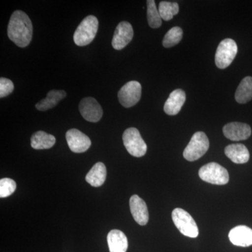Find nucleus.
<instances>
[{
	"label": "nucleus",
	"mask_w": 252,
	"mask_h": 252,
	"mask_svg": "<svg viewBox=\"0 0 252 252\" xmlns=\"http://www.w3.org/2000/svg\"><path fill=\"white\" fill-rule=\"evenodd\" d=\"M32 32V23L29 16L20 10L14 11L8 26L9 39L19 47H26L31 43Z\"/></svg>",
	"instance_id": "nucleus-1"
},
{
	"label": "nucleus",
	"mask_w": 252,
	"mask_h": 252,
	"mask_svg": "<svg viewBox=\"0 0 252 252\" xmlns=\"http://www.w3.org/2000/svg\"><path fill=\"white\" fill-rule=\"evenodd\" d=\"M98 25V20L95 16L91 15L84 18L74 32V43L79 46L91 44L97 34Z\"/></svg>",
	"instance_id": "nucleus-2"
},
{
	"label": "nucleus",
	"mask_w": 252,
	"mask_h": 252,
	"mask_svg": "<svg viewBox=\"0 0 252 252\" xmlns=\"http://www.w3.org/2000/svg\"><path fill=\"white\" fill-rule=\"evenodd\" d=\"M172 218L177 229L180 230L182 235L191 238L198 236V225L190 214L183 209H175L172 211Z\"/></svg>",
	"instance_id": "nucleus-3"
},
{
	"label": "nucleus",
	"mask_w": 252,
	"mask_h": 252,
	"mask_svg": "<svg viewBox=\"0 0 252 252\" xmlns=\"http://www.w3.org/2000/svg\"><path fill=\"white\" fill-rule=\"evenodd\" d=\"M199 177L207 183L225 185L229 182V175L225 167L217 162H210L203 165L198 172Z\"/></svg>",
	"instance_id": "nucleus-4"
},
{
	"label": "nucleus",
	"mask_w": 252,
	"mask_h": 252,
	"mask_svg": "<svg viewBox=\"0 0 252 252\" xmlns=\"http://www.w3.org/2000/svg\"><path fill=\"white\" fill-rule=\"evenodd\" d=\"M210 147L208 137L203 132H197L184 151V157L189 161H195L203 157Z\"/></svg>",
	"instance_id": "nucleus-5"
},
{
	"label": "nucleus",
	"mask_w": 252,
	"mask_h": 252,
	"mask_svg": "<svg viewBox=\"0 0 252 252\" xmlns=\"http://www.w3.org/2000/svg\"><path fill=\"white\" fill-rule=\"evenodd\" d=\"M123 142L128 153L133 157H144L147 153V144L135 127H130L125 130L123 135Z\"/></svg>",
	"instance_id": "nucleus-6"
},
{
	"label": "nucleus",
	"mask_w": 252,
	"mask_h": 252,
	"mask_svg": "<svg viewBox=\"0 0 252 252\" xmlns=\"http://www.w3.org/2000/svg\"><path fill=\"white\" fill-rule=\"evenodd\" d=\"M238 54V46L234 40L225 39L220 42L215 55V63L220 69H225L233 63Z\"/></svg>",
	"instance_id": "nucleus-7"
},
{
	"label": "nucleus",
	"mask_w": 252,
	"mask_h": 252,
	"mask_svg": "<svg viewBox=\"0 0 252 252\" xmlns=\"http://www.w3.org/2000/svg\"><path fill=\"white\" fill-rule=\"evenodd\" d=\"M142 95V86L138 81H131L123 86L118 94L119 102L126 108L135 105Z\"/></svg>",
	"instance_id": "nucleus-8"
},
{
	"label": "nucleus",
	"mask_w": 252,
	"mask_h": 252,
	"mask_svg": "<svg viewBox=\"0 0 252 252\" xmlns=\"http://www.w3.org/2000/svg\"><path fill=\"white\" fill-rule=\"evenodd\" d=\"M79 109L81 116L89 122H98L103 115L102 107L94 97H85L81 99Z\"/></svg>",
	"instance_id": "nucleus-9"
},
{
	"label": "nucleus",
	"mask_w": 252,
	"mask_h": 252,
	"mask_svg": "<svg viewBox=\"0 0 252 252\" xmlns=\"http://www.w3.org/2000/svg\"><path fill=\"white\" fill-rule=\"evenodd\" d=\"M66 140L69 149L74 153H84L91 146L90 138L77 129H70L66 133Z\"/></svg>",
	"instance_id": "nucleus-10"
},
{
	"label": "nucleus",
	"mask_w": 252,
	"mask_h": 252,
	"mask_svg": "<svg viewBox=\"0 0 252 252\" xmlns=\"http://www.w3.org/2000/svg\"><path fill=\"white\" fill-rule=\"evenodd\" d=\"M133 29L130 23L123 21L118 25L114 32L112 44L116 50H122L125 48L133 38Z\"/></svg>",
	"instance_id": "nucleus-11"
},
{
	"label": "nucleus",
	"mask_w": 252,
	"mask_h": 252,
	"mask_svg": "<svg viewBox=\"0 0 252 252\" xmlns=\"http://www.w3.org/2000/svg\"><path fill=\"white\" fill-rule=\"evenodd\" d=\"M223 135L232 141L248 140L252 135L251 127L243 123L232 122L226 124L223 128Z\"/></svg>",
	"instance_id": "nucleus-12"
},
{
	"label": "nucleus",
	"mask_w": 252,
	"mask_h": 252,
	"mask_svg": "<svg viewBox=\"0 0 252 252\" xmlns=\"http://www.w3.org/2000/svg\"><path fill=\"white\" fill-rule=\"evenodd\" d=\"M131 214L138 224L145 225L149 221V211L147 204L137 195H132L130 200Z\"/></svg>",
	"instance_id": "nucleus-13"
},
{
	"label": "nucleus",
	"mask_w": 252,
	"mask_h": 252,
	"mask_svg": "<svg viewBox=\"0 0 252 252\" xmlns=\"http://www.w3.org/2000/svg\"><path fill=\"white\" fill-rule=\"evenodd\" d=\"M228 238L235 246L248 248L252 245V229L246 225H238L230 230Z\"/></svg>",
	"instance_id": "nucleus-14"
},
{
	"label": "nucleus",
	"mask_w": 252,
	"mask_h": 252,
	"mask_svg": "<svg viewBox=\"0 0 252 252\" xmlns=\"http://www.w3.org/2000/svg\"><path fill=\"white\" fill-rule=\"evenodd\" d=\"M186 101V94L182 89L172 91L164 105V112L167 115H177L180 112Z\"/></svg>",
	"instance_id": "nucleus-15"
},
{
	"label": "nucleus",
	"mask_w": 252,
	"mask_h": 252,
	"mask_svg": "<svg viewBox=\"0 0 252 252\" xmlns=\"http://www.w3.org/2000/svg\"><path fill=\"white\" fill-rule=\"evenodd\" d=\"M225 154L228 158L237 164L246 163L250 160V152L243 144H233L225 148Z\"/></svg>",
	"instance_id": "nucleus-16"
},
{
	"label": "nucleus",
	"mask_w": 252,
	"mask_h": 252,
	"mask_svg": "<svg viewBox=\"0 0 252 252\" xmlns=\"http://www.w3.org/2000/svg\"><path fill=\"white\" fill-rule=\"evenodd\" d=\"M110 252H126L128 247L127 237L119 230H112L107 235Z\"/></svg>",
	"instance_id": "nucleus-17"
},
{
	"label": "nucleus",
	"mask_w": 252,
	"mask_h": 252,
	"mask_svg": "<svg viewBox=\"0 0 252 252\" xmlns=\"http://www.w3.org/2000/svg\"><path fill=\"white\" fill-rule=\"evenodd\" d=\"M107 169L102 162L94 164L86 177V180L89 185L94 187H101L105 182Z\"/></svg>",
	"instance_id": "nucleus-18"
},
{
	"label": "nucleus",
	"mask_w": 252,
	"mask_h": 252,
	"mask_svg": "<svg viewBox=\"0 0 252 252\" xmlns=\"http://www.w3.org/2000/svg\"><path fill=\"white\" fill-rule=\"evenodd\" d=\"M66 97L65 91L60 90L50 91L48 93L46 98L41 99L36 104V108L39 111L49 110L59 104L60 101L62 100Z\"/></svg>",
	"instance_id": "nucleus-19"
},
{
	"label": "nucleus",
	"mask_w": 252,
	"mask_h": 252,
	"mask_svg": "<svg viewBox=\"0 0 252 252\" xmlns=\"http://www.w3.org/2000/svg\"><path fill=\"white\" fill-rule=\"evenodd\" d=\"M55 143L56 138L54 136L44 131H38L33 134L31 137V147L37 150L51 149L54 147Z\"/></svg>",
	"instance_id": "nucleus-20"
},
{
	"label": "nucleus",
	"mask_w": 252,
	"mask_h": 252,
	"mask_svg": "<svg viewBox=\"0 0 252 252\" xmlns=\"http://www.w3.org/2000/svg\"><path fill=\"white\" fill-rule=\"evenodd\" d=\"M235 99L240 104H245L252 99V77L244 78L235 94Z\"/></svg>",
	"instance_id": "nucleus-21"
},
{
	"label": "nucleus",
	"mask_w": 252,
	"mask_h": 252,
	"mask_svg": "<svg viewBox=\"0 0 252 252\" xmlns=\"http://www.w3.org/2000/svg\"><path fill=\"white\" fill-rule=\"evenodd\" d=\"M179 4L176 2L162 1L159 4L158 11L162 20L165 21L172 20L179 13Z\"/></svg>",
	"instance_id": "nucleus-22"
},
{
	"label": "nucleus",
	"mask_w": 252,
	"mask_h": 252,
	"mask_svg": "<svg viewBox=\"0 0 252 252\" xmlns=\"http://www.w3.org/2000/svg\"><path fill=\"white\" fill-rule=\"evenodd\" d=\"M147 4V20L149 26L152 28L160 27L162 24V18L159 14L158 9L156 6L155 1L148 0Z\"/></svg>",
	"instance_id": "nucleus-23"
},
{
	"label": "nucleus",
	"mask_w": 252,
	"mask_h": 252,
	"mask_svg": "<svg viewBox=\"0 0 252 252\" xmlns=\"http://www.w3.org/2000/svg\"><path fill=\"white\" fill-rule=\"evenodd\" d=\"M183 37V31L180 27H174L167 32L162 40V45L165 48H170L177 45Z\"/></svg>",
	"instance_id": "nucleus-24"
},
{
	"label": "nucleus",
	"mask_w": 252,
	"mask_h": 252,
	"mask_svg": "<svg viewBox=\"0 0 252 252\" xmlns=\"http://www.w3.org/2000/svg\"><path fill=\"white\" fill-rule=\"evenodd\" d=\"M16 184L14 180L10 178L1 179L0 180V197L1 198L9 197L14 193Z\"/></svg>",
	"instance_id": "nucleus-25"
},
{
	"label": "nucleus",
	"mask_w": 252,
	"mask_h": 252,
	"mask_svg": "<svg viewBox=\"0 0 252 252\" xmlns=\"http://www.w3.org/2000/svg\"><path fill=\"white\" fill-rule=\"evenodd\" d=\"M14 90V85L12 81L6 78L1 77L0 79V97H6Z\"/></svg>",
	"instance_id": "nucleus-26"
}]
</instances>
